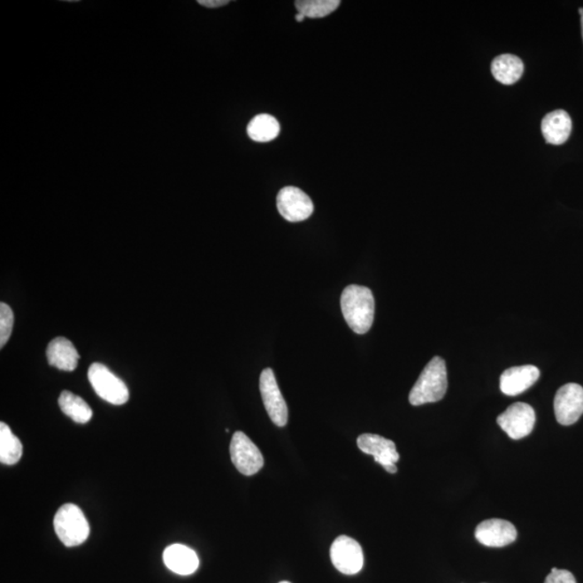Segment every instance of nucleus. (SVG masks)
Wrapping results in <instances>:
<instances>
[{"mask_svg": "<svg viewBox=\"0 0 583 583\" xmlns=\"http://www.w3.org/2000/svg\"><path fill=\"white\" fill-rule=\"evenodd\" d=\"M342 316L348 326L357 334H365L374 322L375 300L369 288L351 284L341 297Z\"/></svg>", "mask_w": 583, "mask_h": 583, "instance_id": "1", "label": "nucleus"}, {"mask_svg": "<svg viewBox=\"0 0 583 583\" xmlns=\"http://www.w3.org/2000/svg\"><path fill=\"white\" fill-rule=\"evenodd\" d=\"M448 390V371L445 361L434 357L426 365L410 392V403L414 406L434 403L444 398Z\"/></svg>", "mask_w": 583, "mask_h": 583, "instance_id": "2", "label": "nucleus"}, {"mask_svg": "<svg viewBox=\"0 0 583 583\" xmlns=\"http://www.w3.org/2000/svg\"><path fill=\"white\" fill-rule=\"evenodd\" d=\"M53 526L58 539L68 548L82 545L90 533L89 522L85 514L73 503H66L58 509Z\"/></svg>", "mask_w": 583, "mask_h": 583, "instance_id": "3", "label": "nucleus"}, {"mask_svg": "<svg viewBox=\"0 0 583 583\" xmlns=\"http://www.w3.org/2000/svg\"><path fill=\"white\" fill-rule=\"evenodd\" d=\"M88 379L96 395L109 403L122 405L129 401L128 387L104 364H93L88 371Z\"/></svg>", "mask_w": 583, "mask_h": 583, "instance_id": "4", "label": "nucleus"}, {"mask_svg": "<svg viewBox=\"0 0 583 583\" xmlns=\"http://www.w3.org/2000/svg\"><path fill=\"white\" fill-rule=\"evenodd\" d=\"M229 449L232 462L240 473L251 477L263 468L264 457L261 450L242 431L234 433Z\"/></svg>", "mask_w": 583, "mask_h": 583, "instance_id": "5", "label": "nucleus"}, {"mask_svg": "<svg viewBox=\"0 0 583 583\" xmlns=\"http://www.w3.org/2000/svg\"><path fill=\"white\" fill-rule=\"evenodd\" d=\"M535 423V410L522 402L509 406L497 418L499 427L513 440H521L531 434Z\"/></svg>", "mask_w": 583, "mask_h": 583, "instance_id": "6", "label": "nucleus"}, {"mask_svg": "<svg viewBox=\"0 0 583 583\" xmlns=\"http://www.w3.org/2000/svg\"><path fill=\"white\" fill-rule=\"evenodd\" d=\"M259 390H261L265 409L269 418L278 427H284L288 423V410L280 389L277 384L276 376L272 369H265L259 379Z\"/></svg>", "mask_w": 583, "mask_h": 583, "instance_id": "7", "label": "nucleus"}, {"mask_svg": "<svg viewBox=\"0 0 583 583\" xmlns=\"http://www.w3.org/2000/svg\"><path fill=\"white\" fill-rule=\"evenodd\" d=\"M277 208L281 217L291 223L303 222L310 219L313 212L310 196L294 186H287L279 192Z\"/></svg>", "mask_w": 583, "mask_h": 583, "instance_id": "8", "label": "nucleus"}, {"mask_svg": "<svg viewBox=\"0 0 583 583\" xmlns=\"http://www.w3.org/2000/svg\"><path fill=\"white\" fill-rule=\"evenodd\" d=\"M331 560L338 571L345 575H356L364 567V551L355 539L340 536L331 547Z\"/></svg>", "mask_w": 583, "mask_h": 583, "instance_id": "9", "label": "nucleus"}, {"mask_svg": "<svg viewBox=\"0 0 583 583\" xmlns=\"http://www.w3.org/2000/svg\"><path fill=\"white\" fill-rule=\"evenodd\" d=\"M357 443L362 452L373 456L375 462L387 472L395 474L398 472L396 463L399 462L400 455L391 440L379 434L364 433L357 438Z\"/></svg>", "mask_w": 583, "mask_h": 583, "instance_id": "10", "label": "nucleus"}, {"mask_svg": "<svg viewBox=\"0 0 583 583\" xmlns=\"http://www.w3.org/2000/svg\"><path fill=\"white\" fill-rule=\"evenodd\" d=\"M555 413L558 424L571 426L583 414V388L578 384H567L557 390Z\"/></svg>", "mask_w": 583, "mask_h": 583, "instance_id": "11", "label": "nucleus"}, {"mask_svg": "<svg viewBox=\"0 0 583 583\" xmlns=\"http://www.w3.org/2000/svg\"><path fill=\"white\" fill-rule=\"evenodd\" d=\"M516 526L506 519L491 518L479 523L475 529V538L487 547L502 548L516 541Z\"/></svg>", "mask_w": 583, "mask_h": 583, "instance_id": "12", "label": "nucleus"}, {"mask_svg": "<svg viewBox=\"0 0 583 583\" xmlns=\"http://www.w3.org/2000/svg\"><path fill=\"white\" fill-rule=\"evenodd\" d=\"M541 376L538 367L522 365L510 367L501 376V390L507 395H518L531 388Z\"/></svg>", "mask_w": 583, "mask_h": 583, "instance_id": "13", "label": "nucleus"}, {"mask_svg": "<svg viewBox=\"0 0 583 583\" xmlns=\"http://www.w3.org/2000/svg\"><path fill=\"white\" fill-rule=\"evenodd\" d=\"M164 562L171 571L180 576L194 574L199 567L197 553L193 548L175 543L164 552Z\"/></svg>", "mask_w": 583, "mask_h": 583, "instance_id": "14", "label": "nucleus"}, {"mask_svg": "<svg viewBox=\"0 0 583 583\" xmlns=\"http://www.w3.org/2000/svg\"><path fill=\"white\" fill-rule=\"evenodd\" d=\"M49 364L65 372L76 370L81 356L70 340L65 337H57L49 342L47 348Z\"/></svg>", "mask_w": 583, "mask_h": 583, "instance_id": "15", "label": "nucleus"}, {"mask_svg": "<svg viewBox=\"0 0 583 583\" xmlns=\"http://www.w3.org/2000/svg\"><path fill=\"white\" fill-rule=\"evenodd\" d=\"M572 122L568 112L557 110L543 117L541 121V131L547 143L552 145H562L570 139Z\"/></svg>", "mask_w": 583, "mask_h": 583, "instance_id": "16", "label": "nucleus"}, {"mask_svg": "<svg viewBox=\"0 0 583 583\" xmlns=\"http://www.w3.org/2000/svg\"><path fill=\"white\" fill-rule=\"evenodd\" d=\"M524 72L521 58L513 55L499 56L492 63V73L495 80L502 85H513L519 81Z\"/></svg>", "mask_w": 583, "mask_h": 583, "instance_id": "17", "label": "nucleus"}, {"mask_svg": "<svg viewBox=\"0 0 583 583\" xmlns=\"http://www.w3.org/2000/svg\"><path fill=\"white\" fill-rule=\"evenodd\" d=\"M60 409L77 424H87L92 418L93 411L87 402L71 391H63L58 398Z\"/></svg>", "mask_w": 583, "mask_h": 583, "instance_id": "18", "label": "nucleus"}, {"mask_svg": "<svg viewBox=\"0 0 583 583\" xmlns=\"http://www.w3.org/2000/svg\"><path fill=\"white\" fill-rule=\"evenodd\" d=\"M249 139L258 143H267L280 134V125L274 117L271 115H258L249 121L248 126Z\"/></svg>", "mask_w": 583, "mask_h": 583, "instance_id": "19", "label": "nucleus"}, {"mask_svg": "<svg viewBox=\"0 0 583 583\" xmlns=\"http://www.w3.org/2000/svg\"><path fill=\"white\" fill-rule=\"evenodd\" d=\"M23 455V445L13 434L7 424H0V462L13 465L19 462Z\"/></svg>", "mask_w": 583, "mask_h": 583, "instance_id": "20", "label": "nucleus"}, {"mask_svg": "<svg viewBox=\"0 0 583 583\" xmlns=\"http://www.w3.org/2000/svg\"><path fill=\"white\" fill-rule=\"evenodd\" d=\"M340 4V0H297L295 2L298 13L311 19H320L330 16Z\"/></svg>", "mask_w": 583, "mask_h": 583, "instance_id": "21", "label": "nucleus"}, {"mask_svg": "<svg viewBox=\"0 0 583 583\" xmlns=\"http://www.w3.org/2000/svg\"><path fill=\"white\" fill-rule=\"evenodd\" d=\"M14 315L6 303H0V348L7 344L13 330Z\"/></svg>", "mask_w": 583, "mask_h": 583, "instance_id": "22", "label": "nucleus"}, {"mask_svg": "<svg viewBox=\"0 0 583 583\" xmlns=\"http://www.w3.org/2000/svg\"><path fill=\"white\" fill-rule=\"evenodd\" d=\"M545 583H577L574 575L565 570L552 568L550 574L546 578Z\"/></svg>", "mask_w": 583, "mask_h": 583, "instance_id": "23", "label": "nucleus"}, {"mask_svg": "<svg viewBox=\"0 0 583 583\" xmlns=\"http://www.w3.org/2000/svg\"><path fill=\"white\" fill-rule=\"evenodd\" d=\"M228 0H199L198 4L201 6L207 8H219L223 7L225 4H227Z\"/></svg>", "mask_w": 583, "mask_h": 583, "instance_id": "24", "label": "nucleus"}, {"mask_svg": "<svg viewBox=\"0 0 583 583\" xmlns=\"http://www.w3.org/2000/svg\"><path fill=\"white\" fill-rule=\"evenodd\" d=\"M295 19L297 22H303L305 17H303L301 13H297Z\"/></svg>", "mask_w": 583, "mask_h": 583, "instance_id": "25", "label": "nucleus"}, {"mask_svg": "<svg viewBox=\"0 0 583 583\" xmlns=\"http://www.w3.org/2000/svg\"><path fill=\"white\" fill-rule=\"evenodd\" d=\"M579 14H580V17L583 18V8L579 9Z\"/></svg>", "mask_w": 583, "mask_h": 583, "instance_id": "26", "label": "nucleus"}, {"mask_svg": "<svg viewBox=\"0 0 583 583\" xmlns=\"http://www.w3.org/2000/svg\"><path fill=\"white\" fill-rule=\"evenodd\" d=\"M581 29H582V38H583V18H581Z\"/></svg>", "mask_w": 583, "mask_h": 583, "instance_id": "27", "label": "nucleus"}, {"mask_svg": "<svg viewBox=\"0 0 583 583\" xmlns=\"http://www.w3.org/2000/svg\"><path fill=\"white\" fill-rule=\"evenodd\" d=\"M280 583H291V582H288V581H282V582H280Z\"/></svg>", "mask_w": 583, "mask_h": 583, "instance_id": "28", "label": "nucleus"}]
</instances>
